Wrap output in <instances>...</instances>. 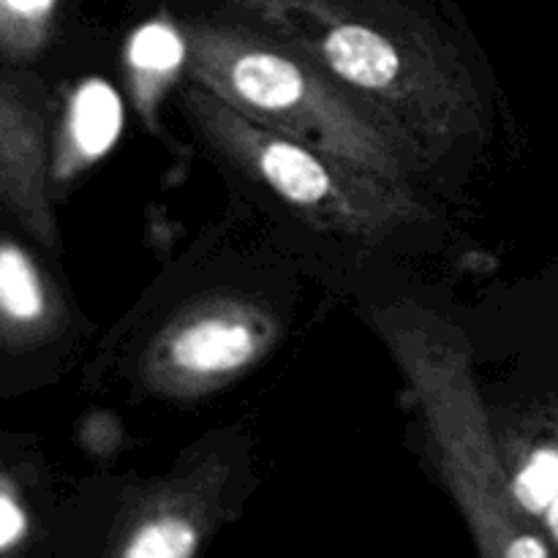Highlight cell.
<instances>
[{
	"mask_svg": "<svg viewBox=\"0 0 558 558\" xmlns=\"http://www.w3.org/2000/svg\"><path fill=\"white\" fill-rule=\"evenodd\" d=\"M118 98L101 82H85L71 98L65 118V145L76 161L98 158L118 134Z\"/></svg>",
	"mask_w": 558,
	"mask_h": 558,
	"instance_id": "8",
	"label": "cell"
},
{
	"mask_svg": "<svg viewBox=\"0 0 558 558\" xmlns=\"http://www.w3.org/2000/svg\"><path fill=\"white\" fill-rule=\"evenodd\" d=\"M183 112L218 156L316 229L376 243L428 218L417 189L387 183L330 153L267 129L194 80L183 87Z\"/></svg>",
	"mask_w": 558,
	"mask_h": 558,
	"instance_id": "3",
	"label": "cell"
},
{
	"mask_svg": "<svg viewBox=\"0 0 558 558\" xmlns=\"http://www.w3.org/2000/svg\"><path fill=\"white\" fill-rule=\"evenodd\" d=\"M180 33L191 80L256 123L403 189L434 167L387 109L292 49L205 11L183 14Z\"/></svg>",
	"mask_w": 558,
	"mask_h": 558,
	"instance_id": "2",
	"label": "cell"
},
{
	"mask_svg": "<svg viewBox=\"0 0 558 558\" xmlns=\"http://www.w3.org/2000/svg\"><path fill=\"white\" fill-rule=\"evenodd\" d=\"M276 341V319L245 298L199 300L167 322L142 357L147 390L194 398L229 385Z\"/></svg>",
	"mask_w": 558,
	"mask_h": 558,
	"instance_id": "4",
	"label": "cell"
},
{
	"mask_svg": "<svg viewBox=\"0 0 558 558\" xmlns=\"http://www.w3.org/2000/svg\"><path fill=\"white\" fill-rule=\"evenodd\" d=\"M0 87H3V85H0Z\"/></svg>",
	"mask_w": 558,
	"mask_h": 558,
	"instance_id": "11",
	"label": "cell"
},
{
	"mask_svg": "<svg viewBox=\"0 0 558 558\" xmlns=\"http://www.w3.org/2000/svg\"><path fill=\"white\" fill-rule=\"evenodd\" d=\"M494 425L512 494L558 556V425L496 409Z\"/></svg>",
	"mask_w": 558,
	"mask_h": 558,
	"instance_id": "6",
	"label": "cell"
},
{
	"mask_svg": "<svg viewBox=\"0 0 558 558\" xmlns=\"http://www.w3.org/2000/svg\"><path fill=\"white\" fill-rule=\"evenodd\" d=\"M27 534V512L9 480L0 474V556L14 550Z\"/></svg>",
	"mask_w": 558,
	"mask_h": 558,
	"instance_id": "10",
	"label": "cell"
},
{
	"mask_svg": "<svg viewBox=\"0 0 558 558\" xmlns=\"http://www.w3.org/2000/svg\"><path fill=\"white\" fill-rule=\"evenodd\" d=\"M229 477L227 458L216 452L145 488L120 515L107 558H196L216 529Z\"/></svg>",
	"mask_w": 558,
	"mask_h": 558,
	"instance_id": "5",
	"label": "cell"
},
{
	"mask_svg": "<svg viewBox=\"0 0 558 558\" xmlns=\"http://www.w3.org/2000/svg\"><path fill=\"white\" fill-rule=\"evenodd\" d=\"M49 319V289L22 245L0 240V325L33 330Z\"/></svg>",
	"mask_w": 558,
	"mask_h": 558,
	"instance_id": "7",
	"label": "cell"
},
{
	"mask_svg": "<svg viewBox=\"0 0 558 558\" xmlns=\"http://www.w3.org/2000/svg\"><path fill=\"white\" fill-rule=\"evenodd\" d=\"M311 60L392 114L436 158L485 131L456 38L417 0H185Z\"/></svg>",
	"mask_w": 558,
	"mask_h": 558,
	"instance_id": "1",
	"label": "cell"
},
{
	"mask_svg": "<svg viewBox=\"0 0 558 558\" xmlns=\"http://www.w3.org/2000/svg\"><path fill=\"white\" fill-rule=\"evenodd\" d=\"M58 0H0V47L25 54L41 44Z\"/></svg>",
	"mask_w": 558,
	"mask_h": 558,
	"instance_id": "9",
	"label": "cell"
}]
</instances>
